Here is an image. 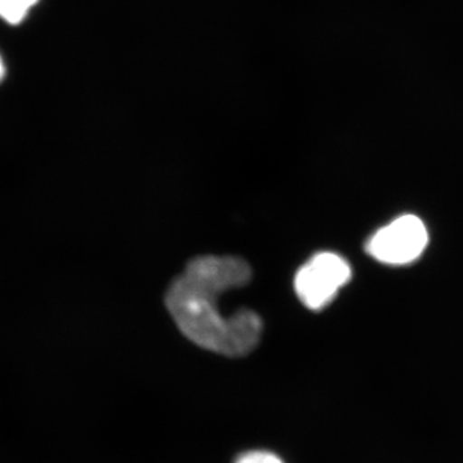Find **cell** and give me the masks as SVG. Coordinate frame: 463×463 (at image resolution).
Masks as SVG:
<instances>
[{
  "mask_svg": "<svg viewBox=\"0 0 463 463\" xmlns=\"http://www.w3.org/2000/svg\"><path fill=\"white\" fill-rule=\"evenodd\" d=\"M236 463H283L282 459L274 453L264 452V450H251V452L243 453Z\"/></svg>",
  "mask_w": 463,
  "mask_h": 463,
  "instance_id": "5",
  "label": "cell"
},
{
  "mask_svg": "<svg viewBox=\"0 0 463 463\" xmlns=\"http://www.w3.org/2000/svg\"><path fill=\"white\" fill-rule=\"evenodd\" d=\"M350 279L352 267L345 259L334 252H319L298 270L295 291L307 309L322 310Z\"/></svg>",
  "mask_w": 463,
  "mask_h": 463,
  "instance_id": "2",
  "label": "cell"
},
{
  "mask_svg": "<svg viewBox=\"0 0 463 463\" xmlns=\"http://www.w3.org/2000/svg\"><path fill=\"white\" fill-rule=\"evenodd\" d=\"M5 74V63H3L2 57H0V81H2L3 76Z\"/></svg>",
  "mask_w": 463,
  "mask_h": 463,
  "instance_id": "6",
  "label": "cell"
},
{
  "mask_svg": "<svg viewBox=\"0 0 463 463\" xmlns=\"http://www.w3.org/2000/svg\"><path fill=\"white\" fill-rule=\"evenodd\" d=\"M429 243V233L421 219L403 215L380 228L368 241V254L388 265H405L421 257Z\"/></svg>",
  "mask_w": 463,
  "mask_h": 463,
  "instance_id": "3",
  "label": "cell"
},
{
  "mask_svg": "<svg viewBox=\"0 0 463 463\" xmlns=\"http://www.w3.org/2000/svg\"><path fill=\"white\" fill-rule=\"evenodd\" d=\"M38 0H0V17L12 25L20 24Z\"/></svg>",
  "mask_w": 463,
  "mask_h": 463,
  "instance_id": "4",
  "label": "cell"
},
{
  "mask_svg": "<svg viewBox=\"0 0 463 463\" xmlns=\"http://www.w3.org/2000/svg\"><path fill=\"white\" fill-rule=\"evenodd\" d=\"M251 277L243 259H194L167 289V309L184 336L203 349L227 356L249 354L263 332L260 317L249 309L224 317L216 301L228 289L248 285Z\"/></svg>",
  "mask_w": 463,
  "mask_h": 463,
  "instance_id": "1",
  "label": "cell"
}]
</instances>
